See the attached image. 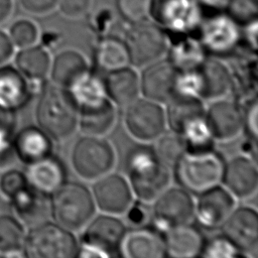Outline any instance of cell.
<instances>
[{
  "instance_id": "cell-49",
  "label": "cell",
  "mask_w": 258,
  "mask_h": 258,
  "mask_svg": "<svg viewBox=\"0 0 258 258\" xmlns=\"http://www.w3.org/2000/svg\"><path fill=\"white\" fill-rule=\"evenodd\" d=\"M14 10L13 0H0V24L10 18Z\"/></svg>"
},
{
  "instance_id": "cell-11",
  "label": "cell",
  "mask_w": 258,
  "mask_h": 258,
  "mask_svg": "<svg viewBox=\"0 0 258 258\" xmlns=\"http://www.w3.org/2000/svg\"><path fill=\"white\" fill-rule=\"evenodd\" d=\"M198 31L208 55L214 57L231 55L241 45V26L226 12L214 13L202 20Z\"/></svg>"
},
{
  "instance_id": "cell-33",
  "label": "cell",
  "mask_w": 258,
  "mask_h": 258,
  "mask_svg": "<svg viewBox=\"0 0 258 258\" xmlns=\"http://www.w3.org/2000/svg\"><path fill=\"white\" fill-rule=\"evenodd\" d=\"M75 100L78 109L98 104L108 99L103 79L89 70L67 89Z\"/></svg>"
},
{
  "instance_id": "cell-19",
  "label": "cell",
  "mask_w": 258,
  "mask_h": 258,
  "mask_svg": "<svg viewBox=\"0 0 258 258\" xmlns=\"http://www.w3.org/2000/svg\"><path fill=\"white\" fill-rule=\"evenodd\" d=\"M119 255L127 258L165 257L163 235L145 225L126 230L119 247Z\"/></svg>"
},
{
  "instance_id": "cell-21",
  "label": "cell",
  "mask_w": 258,
  "mask_h": 258,
  "mask_svg": "<svg viewBox=\"0 0 258 258\" xmlns=\"http://www.w3.org/2000/svg\"><path fill=\"white\" fill-rule=\"evenodd\" d=\"M105 73V92L115 106L126 107L140 97L139 74L133 67L128 64Z\"/></svg>"
},
{
  "instance_id": "cell-40",
  "label": "cell",
  "mask_w": 258,
  "mask_h": 258,
  "mask_svg": "<svg viewBox=\"0 0 258 258\" xmlns=\"http://www.w3.org/2000/svg\"><path fill=\"white\" fill-rule=\"evenodd\" d=\"M117 9L129 23H138L150 17L151 0H117Z\"/></svg>"
},
{
  "instance_id": "cell-24",
  "label": "cell",
  "mask_w": 258,
  "mask_h": 258,
  "mask_svg": "<svg viewBox=\"0 0 258 258\" xmlns=\"http://www.w3.org/2000/svg\"><path fill=\"white\" fill-rule=\"evenodd\" d=\"M33 97L29 81L12 66H0V108L17 112Z\"/></svg>"
},
{
  "instance_id": "cell-28",
  "label": "cell",
  "mask_w": 258,
  "mask_h": 258,
  "mask_svg": "<svg viewBox=\"0 0 258 258\" xmlns=\"http://www.w3.org/2000/svg\"><path fill=\"white\" fill-rule=\"evenodd\" d=\"M16 217L24 224L33 227L47 221L50 216L49 197L27 185L10 200Z\"/></svg>"
},
{
  "instance_id": "cell-29",
  "label": "cell",
  "mask_w": 258,
  "mask_h": 258,
  "mask_svg": "<svg viewBox=\"0 0 258 258\" xmlns=\"http://www.w3.org/2000/svg\"><path fill=\"white\" fill-rule=\"evenodd\" d=\"M89 70V63L82 52L64 49L51 58L48 76L54 85L68 89Z\"/></svg>"
},
{
  "instance_id": "cell-7",
  "label": "cell",
  "mask_w": 258,
  "mask_h": 258,
  "mask_svg": "<svg viewBox=\"0 0 258 258\" xmlns=\"http://www.w3.org/2000/svg\"><path fill=\"white\" fill-rule=\"evenodd\" d=\"M71 162L78 175L96 180L112 170L116 153L112 144L102 136L85 134L74 144Z\"/></svg>"
},
{
  "instance_id": "cell-15",
  "label": "cell",
  "mask_w": 258,
  "mask_h": 258,
  "mask_svg": "<svg viewBox=\"0 0 258 258\" xmlns=\"http://www.w3.org/2000/svg\"><path fill=\"white\" fill-rule=\"evenodd\" d=\"M244 257H256L258 244V215L251 207H236L220 228Z\"/></svg>"
},
{
  "instance_id": "cell-26",
  "label": "cell",
  "mask_w": 258,
  "mask_h": 258,
  "mask_svg": "<svg viewBox=\"0 0 258 258\" xmlns=\"http://www.w3.org/2000/svg\"><path fill=\"white\" fill-rule=\"evenodd\" d=\"M165 254L175 258L200 256L205 238L202 232L191 223L173 227L163 234Z\"/></svg>"
},
{
  "instance_id": "cell-5",
  "label": "cell",
  "mask_w": 258,
  "mask_h": 258,
  "mask_svg": "<svg viewBox=\"0 0 258 258\" xmlns=\"http://www.w3.org/2000/svg\"><path fill=\"white\" fill-rule=\"evenodd\" d=\"M84 228L81 242H78L77 257L107 258L119 255L127 229L118 216L101 213L94 216Z\"/></svg>"
},
{
  "instance_id": "cell-22",
  "label": "cell",
  "mask_w": 258,
  "mask_h": 258,
  "mask_svg": "<svg viewBox=\"0 0 258 258\" xmlns=\"http://www.w3.org/2000/svg\"><path fill=\"white\" fill-rule=\"evenodd\" d=\"M24 173L28 185L46 197H50L67 181L63 163L52 154L28 164Z\"/></svg>"
},
{
  "instance_id": "cell-14",
  "label": "cell",
  "mask_w": 258,
  "mask_h": 258,
  "mask_svg": "<svg viewBox=\"0 0 258 258\" xmlns=\"http://www.w3.org/2000/svg\"><path fill=\"white\" fill-rule=\"evenodd\" d=\"M197 196L194 220L207 230L220 229L236 208V198L221 183Z\"/></svg>"
},
{
  "instance_id": "cell-20",
  "label": "cell",
  "mask_w": 258,
  "mask_h": 258,
  "mask_svg": "<svg viewBox=\"0 0 258 258\" xmlns=\"http://www.w3.org/2000/svg\"><path fill=\"white\" fill-rule=\"evenodd\" d=\"M200 98L208 101L226 97L233 89V73L219 57L208 56L198 68Z\"/></svg>"
},
{
  "instance_id": "cell-25",
  "label": "cell",
  "mask_w": 258,
  "mask_h": 258,
  "mask_svg": "<svg viewBox=\"0 0 258 258\" xmlns=\"http://www.w3.org/2000/svg\"><path fill=\"white\" fill-rule=\"evenodd\" d=\"M52 139L38 126H26L13 138L15 157L26 165L52 154Z\"/></svg>"
},
{
  "instance_id": "cell-17",
  "label": "cell",
  "mask_w": 258,
  "mask_h": 258,
  "mask_svg": "<svg viewBox=\"0 0 258 258\" xmlns=\"http://www.w3.org/2000/svg\"><path fill=\"white\" fill-rule=\"evenodd\" d=\"M205 117L216 141H228L237 137L244 128V109L230 99L211 101Z\"/></svg>"
},
{
  "instance_id": "cell-8",
  "label": "cell",
  "mask_w": 258,
  "mask_h": 258,
  "mask_svg": "<svg viewBox=\"0 0 258 258\" xmlns=\"http://www.w3.org/2000/svg\"><path fill=\"white\" fill-rule=\"evenodd\" d=\"M123 41L133 68H143L163 57L168 47L167 33L148 20L129 24Z\"/></svg>"
},
{
  "instance_id": "cell-16",
  "label": "cell",
  "mask_w": 258,
  "mask_h": 258,
  "mask_svg": "<svg viewBox=\"0 0 258 258\" xmlns=\"http://www.w3.org/2000/svg\"><path fill=\"white\" fill-rule=\"evenodd\" d=\"M143 68L139 75L140 94L143 98L165 104L175 94L178 71L167 57H161Z\"/></svg>"
},
{
  "instance_id": "cell-39",
  "label": "cell",
  "mask_w": 258,
  "mask_h": 258,
  "mask_svg": "<svg viewBox=\"0 0 258 258\" xmlns=\"http://www.w3.org/2000/svg\"><path fill=\"white\" fill-rule=\"evenodd\" d=\"M200 256L208 258L244 257V255L237 249V247L223 234L214 236L209 240L205 239V243Z\"/></svg>"
},
{
  "instance_id": "cell-47",
  "label": "cell",
  "mask_w": 258,
  "mask_h": 258,
  "mask_svg": "<svg viewBox=\"0 0 258 258\" xmlns=\"http://www.w3.org/2000/svg\"><path fill=\"white\" fill-rule=\"evenodd\" d=\"M15 46L7 31L0 28V66L5 64L14 54Z\"/></svg>"
},
{
  "instance_id": "cell-45",
  "label": "cell",
  "mask_w": 258,
  "mask_h": 258,
  "mask_svg": "<svg viewBox=\"0 0 258 258\" xmlns=\"http://www.w3.org/2000/svg\"><path fill=\"white\" fill-rule=\"evenodd\" d=\"M257 102L254 98L249 101V105L244 109V128L248 139L257 141Z\"/></svg>"
},
{
  "instance_id": "cell-34",
  "label": "cell",
  "mask_w": 258,
  "mask_h": 258,
  "mask_svg": "<svg viewBox=\"0 0 258 258\" xmlns=\"http://www.w3.org/2000/svg\"><path fill=\"white\" fill-rule=\"evenodd\" d=\"M26 236L24 224L10 215H0V253L5 256H23Z\"/></svg>"
},
{
  "instance_id": "cell-41",
  "label": "cell",
  "mask_w": 258,
  "mask_h": 258,
  "mask_svg": "<svg viewBox=\"0 0 258 258\" xmlns=\"http://www.w3.org/2000/svg\"><path fill=\"white\" fill-rule=\"evenodd\" d=\"M240 26L257 19L258 0H230L225 11Z\"/></svg>"
},
{
  "instance_id": "cell-38",
  "label": "cell",
  "mask_w": 258,
  "mask_h": 258,
  "mask_svg": "<svg viewBox=\"0 0 258 258\" xmlns=\"http://www.w3.org/2000/svg\"><path fill=\"white\" fill-rule=\"evenodd\" d=\"M15 47L22 48L37 43L39 39V28L29 18H18L11 23L7 31Z\"/></svg>"
},
{
  "instance_id": "cell-23",
  "label": "cell",
  "mask_w": 258,
  "mask_h": 258,
  "mask_svg": "<svg viewBox=\"0 0 258 258\" xmlns=\"http://www.w3.org/2000/svg\"><path fill=\"white\" fill-rule=\"evenodd\" d=\"M167 35V58L178 72L196 70L209 56L198 36L194 34Z\"/></svg>"
},
{
  "instance_id": "cell-48",
  "label": "cell",
  "mask_w": 258,
  "mask_h": 258,
  "mask_svg": "<svg viewBox=\"0 0 258 258\" xmlns=\"http://www.w3.org/2000/svg\"><path fill=\"white\" fill-rule=\"evenodd\" d=\"M203 9H210L214 13L225 12L230 0H197Z\"/></svg>"
},
{
  "instance_id": "cell-13",
  "label": "cell",
  "mask_w": 258,
  "mask_h": 258,
  "mask_svg": "<svg viewBox=\"0 0 258 258\" xmlns=\"http://www.w3.org/2000/svg\"><path fill=\"white\" fill-rule=\"evenodd\" d=\"M91 191L96 209L115 216L126 214L135 198L128 179L111 171L97 178Z\"/></svg>"
},
{
  "instance_id": "cell-44",
  "label": "cell",
  "mask_w": 258,
  "mask_h": 258,
  "mask_svg": "<svg viewBox=\"0 0 258 258\" xmlns=\"http://www.w3.org/2000/svg\"><path fill=\"white\" fill-rule=\"evenodd\" d=\"M59 0H19L21 8L32 15H46L54 11Z\"/></svg>"
},
{
  "instance_id": "cell-2",
  "label": "cell",
  "mask_w": 258,
  "mask_h": 258,
  "mask_svg": "<svg viewBox=\"0 0 258 258\" xmlns=\"http://www.w3.org/2000/svg\"><path fill=\"white\" fill-rule=\"evenodd\" d=\"M35 118L37 126L52 140L62 141L78 128L79 109L67 89L45 85L39 94Z\"/></svg>"
},
{
  "instance_id": "cell-12",
  "label": "cell",
  "mask_w": 258,
  "mask_h": 258,
  "mask_svg": "<svg viewBox=\"0 0 258 258\" xmlns=\"http://www.w3.org/2000/svg\"><path fill=\"white\" fill-rule=\"evenodd\" d=\"M124 123L130 135L142 142L156 140L167 127L161 104L140 97L126 106Z\"/></svg>"
},
{
  "instance_id": "cell-36",
  "label": "cell",
  "mask_w": 258,
  "mask_h": 258,
  "mask_svg": "<svg viewBox=\"0 0 258 258\" xmlns=\"http://www.w3.org/2000/svg\"><path fill=\"white\" fill-rule=\"evenodd\" d=\"M17 128L16 112L0 108V169L9 167L14 158L13 138Z\"/></svg>"
},
{
  "instance_id": "cell-18",
  "label": "cell",
  "mask_w": 258,
  "mask_h": 258,
  "mask_svg": "<svg viewBox=\"0 0 258 258\" xmlns=\"http://www.w3.org/2000/svg\"><path fill=\"white\" fill-rule=\"evenodd\" d=\"M221 184L236 199H247L253 196L258 186L256 160L244 154L225 161Z\"/></svg>"
},
{
  "instance_id": "cell-35",
  "label": "cell",
  "mask_w": 258,
  "mask_h": 258,
  "mask_svg": "<svg viewBox=\"0 0 258 258\" xmlns=\"http://www.w3.org/2000/svg\"><path fill=\"white\" fill-rule=\"evenodd\" d=\"M179 135L182 137L186 152H205L214 149L216 140L205 116L189 123Z\"/></svg>"
},
{
  "instance_id": "cell-4",
  "label": "cell",
  "mask_w": 258,
  "mask_h": 258,
  "mask_svg": "<svg viewBox=\"0 0 258 258\" xmlns=\"http://www.w3.org/2000/svg\"><path fill=\"white\" fill-rule=\"evenodd\" d=\"M224 163L215 149L205 152L185 151L172 168L179 186L191 195H199L221 183Z\"/></svg>"
},
{
  "instance_id": "cell-6",
  "label": "cell",
  "mask_w": 258,
  "mask_h": 258,
  "mask_svg": "<svg viewBox=\"0 0 258 258\" xmlns=\"http://www.w3.org/2000/svg\"><path fill=\"white\" fill-rule=\"evenodd\" d=\"M77 251L74 232L49 221L31 227L23 245V256L29 258H73Z\"/></svg>"
},
{
  "instance_id": "cell-42",
  "label": "cell",
  "mask_w": 258,
  "mask_h": 258,
  "mask_svg": "<svg viewBox=\"0 0 258 258\" xmlns=\"http://www.w3.org/2000/svg\"><path fill=\"white\" fill-rule=\"evenodd\" d=\"M27 185L25 173L18 169L7 167L0 176V192L9 201Z\"/></svg>"
},
{
  "instance_id": "cell-27",
  "label": "cell",
  "mask_w": 258,
  "mask_h": 258,
  "mask_svg": "<svg viewBox=\"0 0 258 258\" xmlns=\"http://www.w3.org/2000/svg\"><path fill=\"white\" fill-rule=\"evenodd\" d=\"M166 125L170 131L180 134L192 121L205 116L206 107L203 100L187 95L174 94L165 103Z\"/></svg>"
},
{
  "instance_id": "cell-43",
  "label": "cell",
  "mask_w": 258,
  "mask_h": 258,
  "mask_svg": "<svg viewBox=\"0 0 258 258\" xmlns=\"http://www.w3.org/2000/svg\"><path fill=\"white\" fill-rule=\"evenodd\" d=\"M91 4L92 0H59L57 9L67 17L79 18L88 13Z\"/></svg>"
},
{
  "instance_id": "cell-46",
  "label": "cell",
  "mask_w": 258,
  "mask_h": 258,
  "mask_svg": "<svg viewBox=\"0 0 258 258\" xmlns=\"http://www.w3.org/2000/svg\"><path fill=\"white\" fill-rule=\"evenodd\" d=\"M128 221L133 227L144 226L147 220L150 218V212L146 209L145 203L143 202H133L131 207L126 212Z\"/></svg>"
},
{
  "instance_id": "cell-32",
  "label": "cell",
  "mask_w": 258,
  "mask_h": 258,
  "mask_svg": "<svg viewBox=\"0 0 258 258\" xmlns=\"http://www.w3.org/2000/svg\"><path fill=\"white\" fill-rule=\"evenodd\" d=\"M94 60L104 72L128 66L129 57L123 39L111 35L101 37L94 48Z\"/></svg>"
},
{
  "instance_id": "cell-30",
  "label": "cell",
  "mask_w": 258,
  "mask_h": 258,
  "mask_svg": "<svg viewBox=\"0 0 258 258\" xmlns=\"http://www.w3.org/2000/svg\"><path fill=\"white\" fill-rule=\"evenodd\" d=\"M117 119V106L109 99L98 104L79 109L78 127L85 134L103 136L114 126Z\"/></svg>"
},
{
  "instance_id": "cell-9",
  "label": "cell",
  "mask_w": 258,
  "mask_h": 258,
  "mask_svg": "<svg viewBox=\"0 0 258 258\" xmlns=\"http://www.w3.org/2000/svg\"><path fill=\"white\" fill-rule=\"evenodd\" d=\"M203 10L197 0H151L150 17L167 34H194Z\"/></svg>"
},
{
  "instance_id": "cell-37",
  "label": "cell",
  "mask_w": 258,
  "mask_h": 258,
  "mask_svg": "<svg viewBox=\"0 0 258 258\" xmlns=\"http://www.w3.org/2000/svg\"><path fill=\"white\" fill-rule=\"evenodd\" d=\"M159 160L166 166L173 167L177 160L185 152L184 142L182 137L170 131L163 133L156 139V145L153 147Z\"/></svg>"
},
{
  "instance_id": "cell-1",
  "label": "cell",
  "mask_w": 258,
  "mask_h": 258,
  "mask_svg": "<svg viewBox=\"0 0 258 258\" xmlns=\"http://www.w3.org/2000/svg\"><path fill=\"white\" fill-rule=\"evenodd\" d=\"M125 168L134 197L145 204L152 203L170 184V168L159 160L152 146L132 147L126 156Z\"/></svg>"
},
{
  "instance_id": "cell-31",
  "label": "cell",
  "mask_w": 258,
  "mask_h": 258,
  "mask_svg": "<svg viewBox=\"0 0 258 258\" xmlns=\"http://www.w3.org/2000/svg\"><path fill=\"white\" fill-rule=\"evenodd\" d=\"M50 63L51 56L47 48L36 43L20 48L15 55V68L27 80H45Z\"/></svg>"
},
{
  "instance_id": "cell-3",
  "label": "cell",
  "mask_w": 258,
  "mask_h": 258,
  "mask_svg": "<svg viewBox=\"0 0 258 258\" xmlns=\"http://www.w3.org/2000/svg\"><path fill=\"white\" fill-rule=\"evenodd\" d=\"M53 222L75 232L83 229L95 216L96 205L90 188L77 181H66L49 197Z\"/></svg>"
},
{
  "instance_id": "cell-10",
  "label": "cell",
  "mask_w": 258,
  "mask_h": 258,
  "mask_svg": "<svg viewBox=\"0 0 258 258\" xmlns=\"http://www.w3.org/2000/svg\"><path fill=\"white\" fill-rule=\"evenodd\" d=\"M151 227L162 235L169 229L191 223L195 217L192 195L181 186H168L153 202Z\"/></svg>"
}]
</instances>
